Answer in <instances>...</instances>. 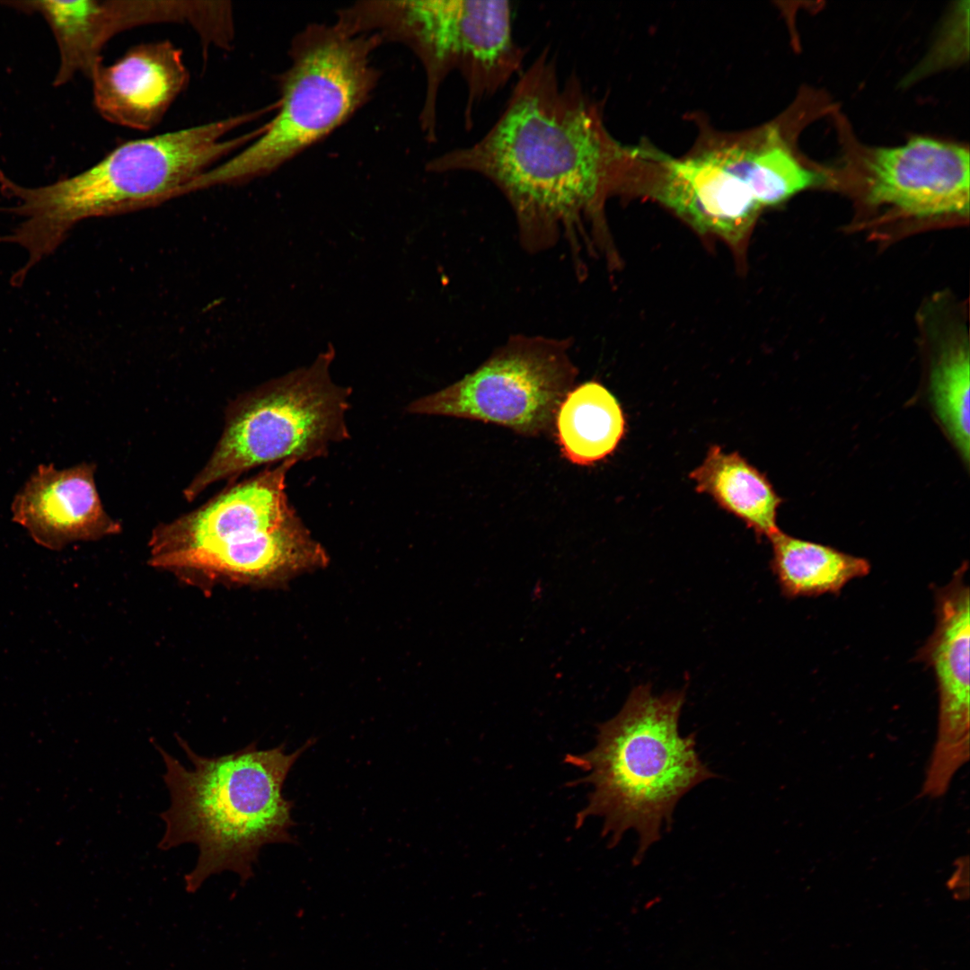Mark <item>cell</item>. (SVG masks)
Here are the masks:
<instances>
[{
    "label": "cell",
    "instance_id": "cell-11",
    "mask_svg": "<svg viewBox=\"0 0 970 970\" xmlns=\"http://www.w3.org/2000/svg\"><path fill=\"white\" fill-rule=\"evenodd\" d=\"M969 159L966 147L924 137L878 148L867 165L866 201L906 219L967 217Z\"/></svg>",
    "mask_w": 970,
    "mask_h": 970
},
{
    "label": "cell",
    "instance_id": "cell-3",
    "mask_svg": "<svg viewBox=\"0 0 970 970\" xmlns=\"http://www.w3.org/2000/svg\"><path fill=\"white\" fill-rule=\"evenodd\" d=\"M176 738L192 768L152 740L165 766L163 779L171 800L160 814L165 830L158 848L168 851L184 843L198 848L197 863L184 877L188 893L226 870L238 874L243 884L253 876L264 845L293 842V805L283 797L282 788L313 741L290 754L284 745L260 750L252 742L227 754L206 757Z\"/></svg>",
    "mask_w": 970,
    "mask_h": 970
},
{
    "label": "cell",
    "instance_id": "cell-13",
    "mask_svg": "<svg viewBox=\"0 0 970 970\" xmlns=\"http://www.w3.org/2000/svg\"><path fill=\"white\" fill-rule=\"evenodd\" d=\"M95 470L93 463L62 470L40 464L13 498V520L38 544L55 551L119 533L120 525L98 493Z\"/></svg>",
    "mask_w": 970,
    "mask_h": 970
},
{
    "label": "cell",
    "instance_id": "cell-4",
    "mask_svg": "<svg viewBox=\"0 0 970 970\" xmlns=\"http://www.w3.org/2000/svg\"><path fill=\"white\" fill-rule=\"evenodd\" d=\"M684 699L683 691L654 695L649 684L637 686L622 710L598 725L595 746L565 759L586 773L578 782L591 787L576 826L602 819L611 847L633 830L639 860L672 826L680 799L717 777L700 758L695 734L679 733Z\"/></svg>",
    "mask_w": 970,
    "mask_h": 970
},
{
    "label": "cell",
    "instance_id": "cell-9",
    "mask_svg": "<svg viewBox=\"0 0 970 970\" xmlns=\"http://www.w3.org/2000/svg\"><path fill=\"white\" fill-rule=\"evenodd\" d=\"M577 375L566 345L516 339L461 380L411 401L406 411L479 420L540 436L554 431L557 410Z\"/></svg>",
    "mask_w": 970,
    "mask_h": 970
},
{
    "label": "cell",
    "instance_id": "cell-17",
    "mask_svg": "<svg viewBox=\"0 0 970 970\" xmlns=\"http://www.w3.org/2000/svg\"><path fill=\"white\" fill-rule=\"evenodd\" d=\"M771 568L785 597L838 594L851 580L867 576L868 560L781 531L770 539Z\"/></svg>",
    "mask_w": 970,
    "mask_h": 970
},
{
    "label": "cell",
    "instance_id": "cell-18",
    "mask_svg": "<svg viewBox=\"0 0 970 970\" xmlns=\"http://www.w3.org/2000/svg\"><path fill=\"white\" fill-rule=\"evenodd\" d=\"M930 372V391L937 416L963 460L969 461L970 357L966 331L960 327L945 337Z\"/></svg>",
    "mask_w": 970,
    "mask_h": 970
},
{
    "label": "cell",
    "instance_id": "cell-15",
    "mask_svg": "<svg viewBox=\"0 0 970 970\" xmlns=\"http://www.w3.org/2000/svg\"><path fill=\"white\" fill-rule=\"evenodd\" d=\"M690 478L699 493L710 496L758 537L771 539L780 531L776 521L780 498L767 478L739 454L710 446Z\"/></svg>",
    "mask_w": 970,
    "mask_h": 970
},
{
    "label": "cell",
    "instance_id": "cell-12",
    "mask_svg": "<svg viewBox=\"0 0 970 970\" xmlns=\"http://www.w3.org/2000/svg\"><path fill=\"white\" fill-rule=\"evenodd\" d=\"M753 149L734 145L684 158L651 153L660 167L653 194L697 231L736 244L762 209L750 185Z\"/></svg>",
    "mask_w": 970,
    "mask_h": 970
},
{
    "label": "cell",
    "instance_id": "cell-1",
    "mask_svg": "<svg viewBox=\"0 0 970 970\" xmlns=\"http://www.w3.org/2000/svg\"><path fill=\"white\" fill-rule=\"evenodd\" d=\"M624 151L572 73L560 81L544 48L522 73L499 117L477 142L431 159V172H470L510 203L531 246L559 234L575 242L620 175Z\"/></svg>",
    "mask_w": 970,
    "mask_h": 970
},
{
    "label": "cell",
    "instance_id": "cell-6",
    "mask_svg": "<svg viewBox=\"0 0 970 970\" xmlns=\"http://www.w3.org/2000/svg\"><path fill=\"white\" fill-rule=\"evenodd\" d=\"M296 463L285 461L232 481L198 508L158 525L149 540L151 565L243 583L277 582L305 570L310 534L286 492Z\"/></svg>",
    "mask_w": 970,
    "mask_h": 970
},
{
    "label": "cell",
    "instance_id": "cell-5",
    "mask_svg": "<svg viewBox=\"0 0 970 970\" xmlns=\"http://www.w3.org/2000/svg\"><path fill=\"white\" fill-rule=\"evenodd\" d=\"M377 34H353L334 22L308 24L293 38L278 79L277 113L241 150L198 176L179 197L266 176L345 124L371 98L381 72Z\"/></svg>",
    "mask_w": 970,
    "mask_h": 970
},
{
    "label": "cell",
    "instance_id": "cell-8",
    "mask_svg": "<svg viewBox=\"0 0 970 970\" xmlns=\"http://www.w3.org/2000/svg\"><path fill=\"white\" fill-rule=\"evenodd\" d=\"M331 344L313 363L268 381L228 404L222 434L201 470L183 489L188 501L223 480L261 465L323 457L349 438L351 389L335 384Z\"/></svg>",
    "mask_w": 970,
    "mask_h": 970
},
{
    "label": "cell",
    "instance_id": "cell-7",
    "mask_svg": "<svg viewBox=\"0 0 970 970\" xmlns=\"http://www.w3.org/2000/svg\"><path fill=\"white\" fill-rule=\"evenodd\" d=\"M349 20L357 31L401 43L419 60L426 77L419 122L431 142L440 87L451 73L458 72L466 85L469 128L476 108L520 75L525 57L506 0L363 1L351 5Z\"/></svg>",
    "mask_w": 970,
    "mask_h": 970
},
{
    "label": "cell",
    "instance_id": "cell-16",
    "mask_svg": "<svg viewBox=\"0 0 970 970\" xmlns=\"http://www.w3.org/2000/svg\"><path fill=\"white\" fill-rule=\"evenodd\" d=\"M622 409L603 384L573 387L560 402L554 431L562 455L571 463L592 465L611 454L625 433Z\"/></svg>",
    "mask_w": 970,
    "mask_h": 970
},
{
    "label": "cell",
    "instance_id": "cell-14",
    "mask_svg": "<svg viewBox=\"0 0 970 970\" xmlns=\"http://www.w3.org/2000/svg\"><path fill=\"white\" fill-rule=\"evenodd\" d=\"M95 110L114 125L147 131L185 91L190 73L182 50L169 40L141 43L91 78Z\"/></svg>",
    "mask_w": 970,
    "mask_h": 970
},
{
    "label": "cell",
    "instance_id": "cell-2",
    "mask_svg": "<svg viewBox=\"0 0 970 970\" xmlns=\"http://www.w3.org/2000/svg\"><path fill=\"white\" fill-rule=\"evenodd\" d=\"M264 111L228 116L121 143L86 170L43 186H24L0 169V192L13 201L0 211L22 218L9 234L0 236V243H14L27 252L15 278L23 281L77 223L155 207L177 198L190 181L257 137L261 127L235 137L230 134Z\"/></svg>",
    "mask_w": 970,
    "mask_h": 970
},
{
    "label": "cell",
    "instance_id": "cell-10",
    "mask_svg": "<svg viewBox=\"0 0 970 970\" xmlns=\"http://www.w3.org/2000/svg\"><path fill=\"white\" fill-rule=\"evenodd\" d=\"M966 563L935 594L934 630L917 654L930 667L939 693L937 737L924 780L945 790L969 760L970 595Z\"/></svg>",
    "mask_w": 970,
    "mask_h": 970
}]
</instances>
